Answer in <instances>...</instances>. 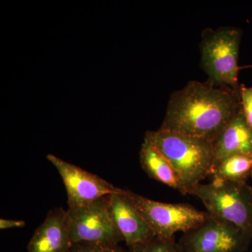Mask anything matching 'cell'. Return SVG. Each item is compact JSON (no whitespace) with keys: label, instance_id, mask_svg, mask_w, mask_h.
<instances>
[{"label":"cell","instance_id":"cell-2","mask_svg":"<svg viewBox=\"0 0 252 252\" xmlns=\"http://www.w3.org/2000/svg\"><path fill=\"white\" fill-rule=\"evenodd\" d=\"M144 139L171 163L184 195L210 176L215 161L214 142L162 127L147 131Z\"/></svg>","mask_w":252,"mask_h":252},{"label":"cell","instance_id":"cell-15","mask_svg":"<svg viewBox=\"0 0 252 252\" xmlns=\"http://www.w3.org/2000/svg\"><path fill=\"white\" fill-rule=\"evenodd\" d=\"M70 252H126L119 245L99 244H74Z\"/></svg>","mask_w":252,"mask_h":252},{"label":"cell","instance_id":"cell-9","mask_svg":"<svg viewBox=\"0 0 252 252\" xmlns=\"http://www.w3.org/2000/svg\"><path fill=\"white\" fill-rule=\"evenodd\" d=\"M109 205L113 220L129 248L155 238L129 195L128 190L122 189L119 193L109 195Z\"/></svg>","mask_w":252,"mask_h":252},{"label":"cell","instance_id":"cell-17","mask_svg":"<svg viewBox=\"0 0 252 252\" xmlns=\"http://www.w3.org/2000/svg\"><path fill=\"white\" fill-rule=\"evenodd\" d=\"M26 225V221L23 220H0V229H11V228H23Z\"/></svg>","mask_w":252,"mask_h":252},{"label":"cell","instance_id":"cell-3","mask_svg":"<svg viewBox=\"0 0 252 252\" xmlns=\"http://www.w3.org/2000/svg\"><path fill=\"white\" fill-rule=\"evenodd\" d=\"M189 194L198 197L210 216L236 225L252 236V188L246 182L212 180Z\"/></svg>","mask_w":252,"mask_h":252},{"label":"cell","instance_id":"cell-5","mask_svg":"<svg viewBox=\"0 0 252 252\" xmlns=\"http://www.w3.org/2000/svg\"><path fill=\"white\" fill-rule=\"evenodd\" d=\"M68 228L73 245L79 243L119 245L124 241L113 220L109 195L89 205L67 211Z\"/></svg>","mask_w":252,"mask_h":252},{"label":"cell","instance_id":"cell-4","mask_svg":"<svg viewBox=\"0 0 252 252\" xmlns=\"http://www.w3.org/2000/svg\"><path fill=\"white\" fill-rule=\"evenodd\" d=\"M242 31L235 28L206 31L200 44L201 64L209 81L240 91L239 51Z\"/></svg>","mask_w":252,"mask_h":252},{"label":"cell","instance_id":"cell-16","mask_svg":"<svg viewBox=\"0 0 252 252\" xmlns=\"http://www.w3.org/2000/svg\"><path fill=\"white\" fill-rule=\"evenodd\" d=\"M240 97L244 116L252 129V85H240Z\"/></svg>","mask_w":252,"mask_h":252},{"label":"cell","instance_id":"cell-12","mask_svg":"<svg viewBox=\"0 0 252 252\" xmlns=\"http://www.w3.org/2000/svg\"><path fill=\"white\" fill-rule=\"evenodd\" d=\"M140 161L142 169L151 178L181 192L180 181L171 163L146 139L141 147Z\"/></svg>","mask_w":252,"mask_h":252},{"label":"cell","instance_id":"cell-6","mask_svg":"<svg viewBox=\"0 0 252 252\" xmlns=\"http://www.w3.org/2000/svg\"><path fill=\"white\" fill-rule=\"evenodd\" d=\"M132 201L156 237L175 238L177 232L189 231L206 220L207 212L199 211L189 204L155 201L128 190Z\"/></svg>","mask_w":252,"mask_h":252},{"label":"cell","instance_id":"cell-1","mask_svg":"<svg viewBox=\"0 0 252 252\" xmlns=\"http://www.w3.org/2000/svg\"><path fill=\"white\" fill-rule=\"evenodd\" d=\"M240 107V91L190 81L170 95L160 127L215 142Z\"/></svg>","mask_w":252,"mask_h":252},{"label":"cell","instance_id":"cell-13","mask_svg":"<svg viewBox=\"0 0 252 252\" xmlns=\"http://www.w3.org/2000/svg\"><path fill=\"white\" fill-rule=\"evenodd\" d=\"M252 168V157L235 154L222 159L213 167L209 177L212 180L246 182Z\"/></svg>","mask_w":252,"mask_h":252},{"label":"cell","instance_id":"cell-8","mask_svg":"<svg viewBox=\"0 0 252 252\" xmlns=\"http://www.w3.org/2000/svg\"><path fill=\"white\" fill-rule=\"evenodd\" d=\"M47 159L62 178L67 195L69 208L86 206L97 199L119 193L122 189L114 187L99 176L49 154Z\"/></svg>","mask_w":252,"mask_h":252},{"label":"cell","instance_id":"cell-7","mask_svg":"<svg viewBox=\"0 0 252 252\" xmlns=\"http://www.w3.org/2000/svg\"><path fill=\"white\" fill-rule=\"evenodd\" d=\"M252 240L236 225L214 218L184 233L178 243L181 252H245Z\"/></svg>","mask_w":252,"mask_h":252},{"label":"cell","instance_id":"cell-18","mask_svg":"<svg viewBox=\"0 0 252 252\" xmlns=\"http://www.w3.org/2000/svg\"><path fill=\"white\" fill-rule=\"evenodd\" d=\"M250 176H251V177H252V168L251 175H250Z\"/></svg>","mask_w":252,"mask_h":252},{"label":"cell","instance_id":"cell-14","mask_svg":"<svg viewBox=\"0 0 252 252\" xmlns=\"http://www.w3.org/2000/svg\"><path fill=\"white\" fill-rule=\"evenodd\" d=\"M130 252H181L175 238L160 239L155 237L145 243L130 247Z\"/></svg>","mask_w":252,"mask_h":252},{"label":"cell","instance_id":"cell-11","mask_svg":"<svg viewBox=\"0 0 252 252\" xmlns=\"http://www.w3.org/2000/svg\"><path fill=\"white\" fill-rule=\"evenodd\" d=\"M214 147L213 167L229 156L242 154L252 157V129L245 119L241 107L214 142Z\"/></svg>","mask_w":252,"mask_h":252},{"label":"cell","instance_id":"cell-10","mask_svg":"<svg viewBox=\"0 0 252 252\" xmlns=\"http://www.w3.org/2000/svg\"><path fill=\"white\" fill-rule=\"evenodd\" d=\"M73 246L68 228L67 211L55 209L34 231L28 252H70Z\"/></svg>","mask_w":252,"mask_h":252}]
</instances>
